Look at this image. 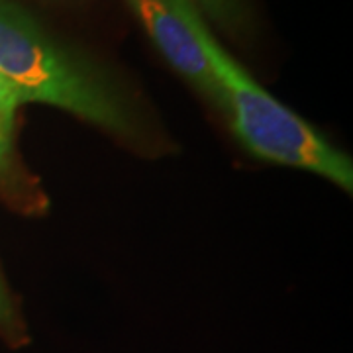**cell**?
Returning a JSON list of instances; mask_svg holds the SVG:
<instances>
[{"mask_svg": "<svg viewBox=\"0 0 353 353\" xmlns=\"http://www.w3.org/2000/svg\"><path fill=\"white\" fill-rule=\"evenodd\" d=\"M153 46L179 75L218 108L220 94L208 59L185 18L169 0H124Z\"/></svg>", "mask_w": 353, "mask_h": 353, "instance_id": "cell-3", "label": "cell"}, {"mask_svg": "<svg viewBox=\"0 0 353 353\" xmlns=\"http://www.w3.org/2000/svg\"><path fill=\"white\" fill-rule=\"evenodd\" d=\"M0 79L20 104H50L122 139L143 138L138 110L112 75L12 0H0Z\"/></svg>", "mask_w": 353, "mask_h": 353, "instance_id": "cell-1", "label": "cell"}, {"mask_svg": "<svg viewBox=\"0 0 353 353\" xmlns=\"http://www.w3.org/2000/svg\"><path fill=\"white\" fill-rule=\"evenodd\" d=\"M185 18L208 59L220 94L218 110L248 152L261 161L310 171L345 192L353 189V163L314 126L269 94L212 36L190 0H169Z\"/></svg>", "mask_w": 353, "mask_h": 353, "instance_id": "cell-2", "label": "cell"}, {"mask_svg": "<svg viewBox=\"0 0 353 353\" xmlns=\"http://www.w3.org/2000/svg\"><path fill=\"white\" fill-rule=\"evenodd\" d=\"M0 332L12 340H18L22 336V322L18 310L14 306L12 299L8 294V290L4 287L2 279H0Z\"/></svg>", "mask_w": 353, "mask_h": 353, "instance_id": "cell-6", "label": "cell"}, {"mask_svg": "<svg viewBox=\"0 0 353 353\" xmlns=\"http://www.w3.org/2000/svg\"><path fill=\"white\" fill-rule=\"evenodd\" d=\"M22 104L14 90L0 79V187L8 189L16 196L32 194L26 187V179L16 159V112Z\"/></svg>", "mask_w": 353, "mask_h": 353, "instance_id": "cell-4", "label": "cell"}, {"mask_svg": "<svg viewBox=\"0 0 353 353\" xmlns=\"http://www.w3.org/2000/svg\"><path fill=\"white\" fill-rule=\"evenodd\" d=\"M190 2L199 12L228 32H238L248 20L243 0H190Z\"/></svg>", "mask_w": 353, "mask_h": 353, "instance_id": "cell-5", "label": "cell"}]
</instances>
